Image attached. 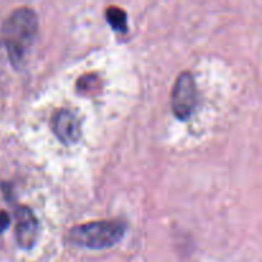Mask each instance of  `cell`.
<instances>
[{
    "instance_id": "obj_1",
    "label": "cell",
    "mask_w": 262,
    "mask_h": 262,
    "mask_svg": "<svg viewBox=\"0 0 262 262\" xmlns=\"http://www.w3.org/2000/svg\"><path fill=\"white\" fill-rule=\"evenodd\" d=\"M37 15L30 8L15 9L5 20L3 41L13 66L19 67L25 63L37 37Z\"/></svg>"
},
{
    "instance_id": "obj_2",
    "label": "cell",
    "mask_w": 262,
    "mask_h": 262,
    "mask_svg": "<svg viewBox=\"0 0 262 262\" xmlns=\"http://www.w3.org/2000/svg\"><path fill=\"white\" fill-rule=\"evenodd\" d=\"M127 225L122 220H99L72 228L71 243L90 250H104L117 245L124 235Z\"/></svg>"
},
{
    "instance_id": "obj_3",
    "label": "cell",
    "mask_w": 262,
    "mask_h": 262,
    "mask_svg": "<svg viewBox=\"0 0 262 262\" xmlns=\"http://www.w3.org/2000/svg\"><path fill=\"white\" fill-rule=\"evenodd\" d=\"M197 102V87L193 76L189 72H182L176 79L171 91V109L181 120L191 117Z\"/></svg>"
},
{
    "instance_id": "obj_4",
    "label": "cell",
    "mask_w": 262,
    "mask_h": 262,
    "mask_svg": "<svg viewBox=\"0 0 262 262\" xmlns=\"http://www.w3.org/2000/svg\"><path fill=\"white\" fill-rule=\"evenodd\" d=\"M15 238L20 248H32L37 241L38 222L32 210L26 206L15 209Z\"/></svg>"
},
{
    "instance_id": "obj_5",
    "label": "cell",
    "mask_w": 262,
    "mask_h": 262,
    "mask_svg": "<svg viewBox=\"0 0 262 262\" xmlns=\"http://www.w3.org/2000/svg\"><path fill=\"white\" fill-rule=\"evenodd\" d=\"M56 137L66 145L76 143L81 137V124L78 118L71 110L60 109L54 114L51 120Z\"/></svg>"
},
{
    "instance_id": "obj_6",
    "label": "cell",
    "mask_w": 262,
    "mask_h": 262,
    "mask_svg": "<svg viewBox=\"0 0 262 262\" xmlns=\"http://www.w3.org/2000/svg\"><path fill=\"white\" fill-rule=\"evenodd\" d=\"M106 19L113 30L118 32H127V13L124 12V9L119 7H109L106 9Z\"/></svg>"
},
{
    "instance_id": "obj_7",
    "label": "cell",
    "mask_w": 262,
    "mask_h": 262,
    "mask_svg": "<svg viewBox=\"0 0 262 262\" xmlns=\"http://www.w3.org/2000/svg\"><path fill=\"white\" fill-rule=\"evenodd\" d=\"M100 84H101V79L97 74L95 73H87L83 74L81 78L77 81V90L81 94H92L95 91H99Z\"/></svg>"
},
{
    "instance_id": "obj_8",
    "label": "cell",
    "mask_w": 262,
    "mask_h": 262,
    "mask_svg": "<svg viewBox=\"0 0 262 262\" xmlns=\"http://www.w3.org/2000/svg\"><path fill=\"white\" fill-rule=\"evenodd\" d=\"M9 224H10L9 215H8L5 211H0V234L8 229Z\"/></svg>"
}]
</instances>
